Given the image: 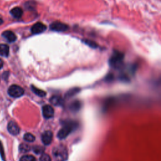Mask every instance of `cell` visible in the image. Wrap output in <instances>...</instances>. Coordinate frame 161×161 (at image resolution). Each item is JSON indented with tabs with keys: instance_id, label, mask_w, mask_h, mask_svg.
Wrapping results in <instances>:
<instances>
[{
	"instance_id": "obj_1",
	"label": "cell",
	"mask_w": 161,
	"mask_h": 161,
	"mask_svg": "<svg viewBox=\"0 0 161 161\" xmlns=\"http://www.w3.org/2000/svg\"><path fill=\"white\" fill-rule=\"evenodd\" d=\"M77 126V123L74 121H66L63 127L59 130L57 134V137L59 139H64L66 138L72 131L76 129Z\"/></svg>"
},
{
	"instance_id": "obj_2",
	"label": "cell",
	"mask_w": 161,
	"mask_h": 161,
	"mask_svg": "<svg viewBox=\"0 0 161 161\" xmlns=\"http://www.w3.org/2000/svg\"><path fill=\"white\" fill-rule=\"evenodd\" d=\"M124 58V54L118 51V50H114L112 55L110 57L109 60V64L111 67L118 69L121 67L123 60Z\"/></svg>"
},
{
	"instance_id": "obj_3",
	"label": "cell",
	"mask_w": 161,
	"mask_h": 161,
	"mask_svg": "<svg viewBox=\"0 0 161 161\" xmlns=\"http://www.w3.org/2000/svg\"><path fill=\"white\" fill-rule=\"evenodd\" d=\"M52 154L57 161H65L68 158L67 150L63 145H58L54 147Z\"/></svg>"
},
{
	"instance_id": "obj_4",
	"label": "cell",
	"mask_w": 161,
	"mask_h": 161,
	"mask_svg": "<svg viewBox=\"0 0 161 161\" xmlns=\"http://www.w3.org/2000/svg\"><path fill=\"white\" fill-rule=\"evenodd\" d=\"M8 94L13 97H19L23 95L24 89L18 85H11L8 90Z\"/></svg>"
},
{
	"instance_id": "obj_5",
	"label": "cell",
	"mask_w": 161,
	"mask_h": 161,
	"mask_svg": "<svg viewBox=\"0 0 161 161\" xmlns=\"http://www.w3.org/2000/svg\"><path fill=\"white\" fill-rule=\"evenodd\" d=\"M69 27L67 25L63 23L60 21H55L53 22L50 25V29L52 31H57V32H62L65 31L67 30H69Z\"/></svg>"
},
{
	"instance_id": "obj_6",
	"label": "cell",
	"mask_w": 161,
	"mask_h": 161,
	"mask_svg": "<svg viewBox=\"0 0 161 161\" xmlns=\"http://www.w3.org/2000/svg\"><path fill=\"white\" fill-rule=\"evenodd\" d=\"M47 29V26L45 24L41 22H37L35 23L31 28V32L33 34H39L45 31Z\"/></svg>"
},
{
	"instance_id": "obj_7",
	"label": "cell",
	"mask_w": 161,
	"mask_h": 161,
	"mask_svg": "<svg viewBox=\"0 0 161 161\" xmlns=\"http://www.w3.org/2000/svg\"><path fill=\"white\" fill-rule=\"evenodd\" d=\"M42 114L45 118H51L54 115L53 108L50 105H45L42 108Z\"/></svg>"
},
{
	"instance_id": "obj_8",
	"label": "cell",
	"mask_w": 161,
	"mask_h": 161,
	"mask_svg": "<svg viewBox=\"0 0 161 161\" xmlns=\"http://www.w3.org/2000/svg\"><path fill=\"white\" fill-rule=\"evenodd\" d=\"M8 130L13 135H16L19 133L20 129L18 125L13 121H11L8 124Z\"/></svg>"
},
{
	"instance_id": "obj_9",
	"label": "cell",
	"mask_w": 161,
	"mask_h": 161,
	"mask_svg": "<svg viewBox=\"0 0 161 161\" xmlns=\"http://www.w3.org/2000/svg\"><path fill=\"white\" fill-rule=\"evenodd\" d=\"M53 138V134L50 131H46L42 135V141L45 145L51 143Z\"/></svg>"
},
{
	"instance_id": "obj_10",
	"label": "cell",
	"mask_w": 161,
	"mask_h": 161,
	"mask_svg": "<svg viewBox=\"0 0 161 161\" xmlns=\"http://www.w3.org/2000/svg\"><path fill=\"white\" fill-rule=\"evenodd\" d=\"M2 36L9 43H13L15 42L17 38L16 35L10 30H6L3 32Z\"/></svg>"
},
{
	"instance_id": "obj_11",
	"label": "cell",
	"mask_w": 161,
	"mask_h": 161,
	"mask_svg": "<svg viewBox=\"0 0 161 161\" xmlns=\"http://www.w3.org/2000/svg\"><path fill=\"white\" fill-rule=\"evenodd\" d=\"M10 13L14 18L19 19L22 16L23 12V10L21 8L14 7V8H13L11 9Z\"/></svg>"
},
{
	"instance_id": "obj_12",
	"label": "cell",
	"mask_w": 161,
	"mask_h": 161,
	"mask_svg": "<svg viewBox=\"0 0 161 161\" xmlns=\"http://www.w3.org/2000/svg\"><path fill=\"white\" fill-rule=\"evenodd\" d=\"M9 47L6 44H0V55L7 57L9 55Z\"/></svg>"
},
{
	"instance_id": "obj_13",
	"label": "cell",
	"mask_w": 161,
	"mask_h": 161,
	"mask_svg": "<svg viewBox=\"0 0 161 161\" xmlns=\"http://www.w3.org/2000/svg\"><path fill=\"white\" fill-rule=\"evenodd\" d=\"M50 102L55 106H60L61 104H62L64 101L60 96H53L50 98Z\"/></svg>"
},
{
	"instance_id": "obj_14",
	"label": "cell",
	"mask_w": 161,
	"mask_h": 161,
	"mask_svg": "<svg viewBox=\"0 0 161 161\" xmlns=\"http://www.w3.org/2000/svg\"><path fill=\"white\" fill-rule=\"evenodd\" d=\"M31 88L32 91H33L35 94H36V95L38 96L44 97V96L46 95V92H45V91H43L42 90V89H38L37 87H35V86H33V85L31 86Z\"/></svg>"
},
{
	"instance_id": "obj_15",
	"label": "cell",
	"mask_w": 161,
	"mask_h": 161,
	"mask_svg": "<svg viewBox=\"0 0 161 161\" xmlns=\"http://www.w3.org/2000/svg\"><path fill=\"white\" fill-rule=\"evenodd\" d=\"M82 42L84 43H85L86 45H88L89 47H90L91 48H96L98 47L97 44L95 42H94L92 40H88V39H83Z\"/></svg>"
},
{
	"instance_id": "obj_16",
	"label": "cell",
	"mask_w": 161,
	"mask_h": 161,
	"mask_svg": "<svg viewBox=\"0 0 161 161\" xmlns=\"http://www.w3.org/2000/svg\"><path fill=\"white\" fill-rule=\"evenodd\" d=\"M30 146L28 144L26 143H21L20 144V145L19 146V150L21 152L23 153H26L28 152L30 150Z\"/></svg>"
},
{
	"instance_id": "obj_17",
	"label": "cell",
	"mask_w": 161,
	"mask_h": 161,
	"mask_svg": "<svg viewBox=\"0 0 161 161\" xmlns=\"http://www.w3.org/2000/svg\"><path fill=\"white\" fill-rule=\"evenodd\" d=\"M80 107V102L78 101H75L72 103L71 105L70 106V109L73 111H77L79 109Z\"/></svg>"
},
{
	"instance_id": "obj_18",
	"label": "cell",
	"mask_w": 161,
	"mask_h": 161,
	"mask_svg": "<svg viewBox=\"0 0 161 161\" xmlns=\"http://www.w3.org/2000/svg\"><path fill=\"white\" fill-rule=\"evenodd\" d=\"M23 138L25 141H26L28 142H33L35 140V136L33 135H32L31 133H25L23 136Z\"/></svg>"
},
{
	"instance_id": "obj_19",
	"label": "cell",
	"mask_w": 161,
	"mask_h": 161,
	"mask_svg": "<svg viewBox=\"0 0 161 161\" xmlns=\"http://www.w3.org/2000/svg\"><path fill=\"white\" fill-rule=\"evenodd\" d=\"M19 161H36V159L33 155H25L20 158Z\"/></svg>"
},
{
	"instance_id": "obj_20",
	"label": "cell",
	"mask_w": 161,
	"mask_h": 161,
	"mask_svg": "<svg viewBox=\"0 0 161 161\" xmlns=\"http://www.w3.org/2000/svg\"><path fill=\"white\" fill-rule=\"evenodd\" d=\"M32 150L36 154L43 153V152H44V148L42 147H40V146H38V145L33 146L32 147Z\"/></svg>"
},
{
	"instance_id": "obj_21",
	"label": "cell",
	"mask_w": 161,
	"mask_h": 161,
	"mask_svg": "<svg viewBox=\"0 0 161 161\" xmlns=\"http://www.w3.org/2000/svg\"><path fill=\"white\" fill-rule=\"evenodd\" d=\"M35 6V4L33 1H28L25 3V7L29 10H32L34 9Z\"/></svg>"
},
{
	"instance_id": "obj_22",
	"label": "cell",
	"mask_w": 161,
	"mask_h": 161,
	"mask_svg": "<svg viewBox=\"0 0 161 161\" xmlns=\"http://www.w3.org/2000/svg\"><path fill=\"white\" fill-rule=\"evenodd\" d=\"M40 161H51V158L48 154L42 153L40 158Z\"/></svg>"
},
{
	"instance_id": "obj_23",
	"label": "cell",
	"mask_w": 161,
	"mask_h": 161,
	"mask_svg": "<svg viewBox=\"0 0 161 161\" xmlns=\"http://www.w3.org/2000/svg\"><path fill=\"white\" fill-rule=\"evenodd\" d=\"M0 155L3 161H5V154H4V150L3 146V144L0 141Z\"/></svg>"
},
{
	"instance_id": "obj_24",
	"label": "cell",
	"mask_w": 161,
	"mask_h": 161,
	"mask_svg": "<svg viewBox=\"0 0 161 161\" xmlns=\"http://www.w3.org/2000/svg\"><path fill=\"white\" fill-rule=\"evenodd\" d=\"M79 91V89H74L70 90V91L67 92V95L69 96H72V95L76 94V92H77V91Z\"/></svg>"
},
{
	"instance_id": "obj_25",
	"label": "cell",
	"mask_w": 161,
	"mask_h": 161,
	"mask_svg": "<svg viewBox=\"0 0 161 161\" xmlns=\"http://www.w3.org/2000/svg\"><path fill=\"white\" fill-rule=\"evenodd\" d=\"M8 75H9V73H8V72H5L3 74V79H6L8 77Z\"/></svg>"
},
{
	"instance_id": "obj_26",
	"label": "cell",
	"mask_w": 161,
	"mask_h": 161,
	"mask_svg": "<svg viewBox=\"0 0 161 161\" xmlns=\"http://www.w3.org/2000/svg\"><path fill=\"white\" fill-rule=\"evenodd\" d=\"M3 64H4L3 61L2 60V59L0 58V69L3 67Z\"/></svg>"
},
{
	"instance_id": "obj_27",
	"label": "cell",
	"mask_w": 161,
	"mask_h": 161,
	"mask_svg": "<svg viewBox=\"0 0 161 161\" xmlns=\"http://www.w3.org/2000/svg\"><path fill=\"white\" fill-rule=\"evenodd\" d=\"M3 23V19L0 17V25Z\"/></svg>"
}]
</instances>
